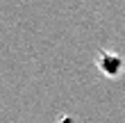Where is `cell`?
<instances>
[{
    "mask_svg": "<svg viewBox=\"0 0 125 123\" xmlns=\"http://www.w3.org/2000/svg\"><path fill=\"white\" fill-rule=\"evenodd\" d=\"M95 66H98L107 78H118L125 68V59L118 53H109V50H100L95 55Z\"/></svg>",
    "mask_w": 125,
    "mask_h": 123,
    "instance_id": "cell-1",
    "label": "cell"
}]
</instances>
